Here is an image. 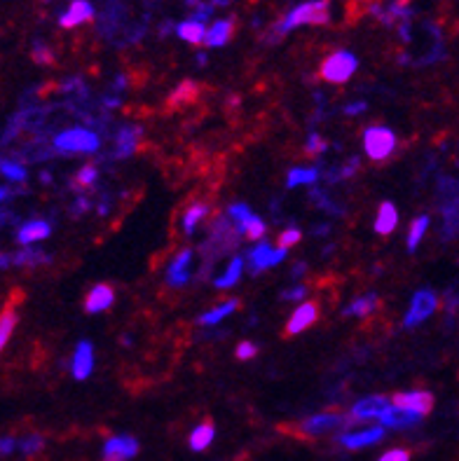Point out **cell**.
Listing matches in <instances>:
<instances>
[{"mask_svg":"<svg viewBox=\"0 0 459 461\" xmlns=\"http://www.w3.org/2000/svg\"><path fill=\"white\" fill-rule=\"evenodd\" d=\"M228 213H230V218H232V220H237V225H242L244 220L251 218V215H253V213H251V209H248L246 204H232Z\"/></svg>","mask_w":459,"mask_h":461,"instance_id":"36","label":"cell"},{"mask_svg":"<svg viewBox=\"0 0 459 461\" xmlns=\"http://www.w3.org/2000/svg\"><path fill=\"white\" fill-rule=\"evenodd\" d=\"M364 147L368 157L379 162V159H387L394 152L396 136L387 127H370L364 134Z\"/></svg>","mask_w":459,"mask_h":461,"instance_id":"4","label":"cell"},{"mask_svg":"<svg viewBox=\"0 0 459 461\" xmlns=\"http://www.w3.org/2000/svg\"><path fill=\"white\" fill-rule=\"evenodd\" d=\"M429 227V218L427 215H419L415 223L410 225V232H408V250H415L419 246V241H422L424 232H427Z\"/></svg>","mask_w":459,"mask_h":461,"instance_id":"30","label":"cell"},{"mask_svg":"<svg viewBox=\"0 0 459 461\" xmlns=\"http://www.w3.org/2000/svg\"><path fill=\"white\" fill-rule=\"evenodd\" d=\"M94 180H96V167H82L80 172H78V176H75V183L80 187L92 185Z\"/></svg>","mask_w":459,"mask_h":461,"instance_id":"37","label":"cell"},{"mask_svg":"<svg viewBox=\"0 0 459 461\" xmlns=\"http://www.w3.org/2000/svg\"><path fill=\"white\" fill-rule=\"evenodd\" d=\"M305 293H307V288L305 286H296L293 290H286L284 293V300H303Z\"/></svg>","mask_w":459,"mask_h":461,"instance_id":"44","label":"cell"},{"mask_svg":"<svg viewBox=\"0 0 459 461\" xmlns=\"http://www.w3.org/2000/svg\"><path fill=\"white\" fill-rule=\"evenodd\" d=\"M443 218H445V225H443L445 239H452L459 232V192L450 197L447 206L443 209Z\"/></svg>","mask_w":459,"mask_h":461,"instance_id":"22","label":"cell"},{"mask_svg":"<svg viewBox=\"0 0 459 461\" xmlns=\"http://www.w3.org/2000/svg\"><path fill=\"white\" fill-rule=\"evenodd\" d=\"M242 267H244L242 258H232V263L228 265L225 274H223V276H218L213 283H216L218 288H232L237 281H239V276H242Z\"/></svg>","mask_w":459,"mask_h":461,"instance_id":"29","label":"cell"},{"mask_svg":"<svg viewBox=\"0 0 459 461\" xmlns=\"http://www.w3.org/2000/svg\"><path fill=\"white\" fill-rule=\"evenodd\" d=\"M436 307H438V298H436V293H432V290H419V293H415V298H412L410 309H408L403 323L408 328L419 326L424 318H429L434 314Z\"/></svg>","mask_w":459,"mask_h":461,"instance_id":"7","label":"cell"},{"mask_svg":"<svg viewBox=\"0 0 459 461\" xmlns=\"http://www.w3.org/2000/svg\"><path fill=\"white\" fill-rule=\"evenodd\" d=\"M361 110H366V104H364V101H359V104L344 108V113H347V115H354V113H361Z\"/></svg>","mask_w":459,"mask_h":461,"instance_id":"45","label":"cell"},{"mask_svg":"<svg viewBox=\"0 0 459 461\" xmlns=\"http://www.w3.org/2000/svg\"><path fill=\"white\" fill-rule=\"evenodd\" d=\"M33 59L40 61V64H52V54H49L43 45H36V49H33Z\"/></svg>","mask_w":459,"mask_h":461,"instance_id":"43","label":"cell"},{"mask_svg":"<svg viewBox=\"0 0 459 461\" xmlns=\"http://www.w3.org/2000/svg\"><path fill=\"white\" fill-rule=\"evenodd\" d=\"M300 237H303V232L296 230V227H291V230L281 232V237H279V248H286V250H288V246H293V244H298V241H300Z\"/></svg>","mask_w":459,"mask_h":461,"instance_id":"38","label":"cell"},{"mask_svg":"<svg viewBox=\"0 0 459 461\" xmlns=\"http://www.w3.org/2000/svg\"><path fill=\"white\" fill-rule=\"evenodd\" d=\"M139 454V440L134 436H110L104 442V452L101 459L104 461H132Z\"/></svg>","mask_w":459,"mask_h":461,"instance_id":"6","label":"cell"},{"mask_svg":"<svg viewBox=\"0 0 459 461\" xmlns=\"http://www.w3.org/2000/svg\"><path fill=\"white\" fill-rule=\"evenodd\" d=\"M384 438V426H368V429H359V431H344V434L338 436V442L347 449H361V447H370L377 445L379 440Z\"/></svg>","mask_w":459,"mask_h":461,"instance_id":"8","label":"cell"},{"mask_svg":"<svg viewBox=\"0 0 459 461\" xmlns=\"http://www.w3.org/2000/svg\"><path fill=\"white\" fill-rule=\"evenodd\" d=\"M92 16H94V8L87 3V0H73L68 12L59 19V24L64 28H73V26L82 24V21H89Z\"/></svg>","mask_w":459,"mask_h":461,"instance_id":"17","label":"cell"},{"mask_svg":"<svg viewBox=\"0 0 459 461\" xmlns=\"http://www.w3.org/2000/svg\"><path fill=\"white\" fill-rule=\"evenodd\" d=\"M319 318V307L314 303H303L298 307L296 311H293V316L288 318L286 323V335H298L303 333V330H307L311 323Z\"/></svg>","mask_w":459,"mask_h":461,"instance_id":"13","label":"cell"},{"mask_svg":"<svg viewBox=\"0 0 459 461\" xmlns=\"http://www.w3.org/2000/svg\"><path fill=\"white\" fill-rule=\"evenodd\" d=\"M256 351H258V346L253 342H242L239 346H237V358H239V361H246V358L256 356Z\"/></svg>","mask_w":459,"mask_h":461,"instance_id":"41","label":"cell"},{"mask_svg":"<svg viewBox=\"0 0 459 461\" xmlns=\"http://www.w3.org/2000/svg\"><path fill=\"white\" fill-rule=\"evenodd\" d=\"M43 447H45V438L38 436V434H31V436L21 438L19 447H16V449H19V452L24 454V457H33V454H38Z\"/></svg>","mask_w":459,"mask_h":461,"instance_id":"32","label":"cell"},{"mask_svg":"<svg viewBox=\"0 0 459 461\" xmlns=\"http://www.w3.org/2000/svg\"><path fill=\"white\" fill-rule=\"evenodd\" d=\"M326 150V141H321L316 134H311L307 139V152L309 155H319V152Z\"/></svg>","mask_w":459,"mask_h":461,"instance_id":"42","label":"cell"},{"mask_svg":"<svg viewBox=\"0 0 459 461\" xmlns=\"http://www.w3.org/2000/svg\"><path fill=\"white\" fill-rule=\"evenodd\" d=\"M92 368H94V351H92V342H87V340H82L80 344H78L75 354H73V377L75 379H87L89 375H92Z\"/></svg>","mask_w":459,"mask_h":461,"instance_id":"15","label":"cell"},{"mask_svg":"<svg viewBox=\"0 0 459 461\" xmlns=\"http://www.w3.org/2000/svg\"><path fill=\"white\" fill-rule=\"evenodd\" d=\"M14 326H16V311L12 309V307H8V309L0 314V354H3L8 340L12 338Z\"/></svg>","mask_w":459,"mask_h":461,"instance_id":"28","label":"cell"},{"mask_svg":"<svg viewBox=\"0 0 459 461\" xmlns=\"http://www.w3.org/2000/svg\"><path fill=\"white\" fill-rule=\"evenodd\" d=\"M0 174L10 180H24L26 178V169L16 162H0Z\"/></svg>","mask_w":459,"mask_h":461,"instance_id":"35","label":"cell"},{"mask_svg":"<svg viewBox=\"0 0 459 461\" xmlns=\"http://www.w3.org/2000/svg\"><path fill=\"white\" fill-rule=\"evenodd\" d=\"M239 232H244V235L251 237V239H260L265 235V223L258 218V215H251V218H246L239 225Z\"/></svg>","mask_w":459,"mask_h":461,"instance_id":"34","label":"cell"},{"mask_svg":"<svg viewBox=\"0 0 459 461\" xmlns=\"http://www.w3.org/2000/svg\"><path fill=\"white\" fill-rule=\"evenodd\" d=\"M375 307H377V295L368 293V295H364V298L354 300V303L344 309V316H366V314H370Z\"/></svg>","mask_w":459,"mask_h":461,"instance_id":"26","label":"cell"},{"mask_svg":"<svg viewBox=\"0 0 459 461\" xmlns=\"http://www.w3.org/2000/svg\"><path fill=\"white\" fill-rule=\"evenodd\" d=\"M394 405L412 410V412H419L424 417L434 410V396L429 391H405V394L394 396Z\"/></svg>","mask_w":459,"mask_h":461,"instance_id":"11","label":"cell"},{"mask_svg":"<svg viewBox=\"0 0 459 461\" xmlns=\"http://www.w3.org/2000/svg\"><path fill=\"white\" fill-rule=\"evenodd\" d=\"M326 21H328V3L326 0H311V3L298 5V8L284 19V24H281L279 31L286 33V31H291V28L303 26V24L319 26V24H326Z\"/></svg>","mask_w":459,"mask_h":461,"instance_id":"1","label":"cell"},{"mask_svg":"<svg viewBox=\"0 0 459 461\" xmlns=\"http://www.w3.org/2000/svg\"><path fill=\"white\" fill-rule=\"evenodd\" d=\"M190 263H192V250L185 248L180 250L178 255L174 258V263L169 265V272H167V279L172 286H185V283L190 281Z\"/></svg>","mask_w":459,"mask_h":461,"instance_id":"14","label":"cell"},{"mask_svg":"<svg viewBox=\"0 0 459 461\" xmlns=\"http://www.w3.org/2000/svg\"><path fill=\"white\" fill-rule=\"evenodd\" d=\"M399 225V213H396V206L392 202H384L377 211V220H375V232L377 235H392Z\"/></svg>","mask_w":459,"mask_h":461,"instance_id":"18","label":"cell"},{"mask_svg":"<svg viewBox=\"0 0 459 461\" xmlns=\"http://www.w3.org/2000/svg\"><path fill=\"white\" fill-rule=\"evenodd\" d=\"M10 195H12V190H10V187H0V202H5Z\"/></svg>","mask_w":459,"mask_h":461,"instance_id":"47","label":"cell"},{"mask_svg":"<svg viewBox=\"0 0 459 461\" xmlns=\"http://www.w3.org/2000/svg\"><path fill=\"white\" fill-rule=\"evenodd\" d=\"M99 145V136L89 129H68L54 139V147L61 152H94Z\"/></svg>","mask_w":459,"mask_h":461,"instance_id":"2","label":"cell"},{"mask_svg":"<svg viewBox=\"0 0 459 461\" xmlns=\"http://www.w3.org/2000/svg\"><path fill=\"white\" fill-rule=\"evenodd\" d=\"M377 461H410V452H408V449L396 447V449H389V452H384Z\"/></svg>","mask_w":459,"mask_h":461,"instance_id":"39","label":"cell"},{"mask_svg":"<svg viewBox=\"0 0 459 461\" xmlns=\"http://www.w3.org/2000/svg\"><path fill=\"white\" fill-rule=\"evenodd\" d=\"M204 213H207V206H204V204H195V206L188 209V213H185V218H183L185 235H192V232H195V225L204 218Z\"/></svg>","mask_w":459,"mask_h":461,"instance_id":"33","label":"cell"},{"mask_svg":"<svg viewBox=\"0 0 459 461\" xmlns=\"http://www.w3.org/2000/svg\"><path fill=\"white\" fill-rule=\"evenodd\" d=\"M49 223H45V220H31V223L21 225L19 235H16V239H19V244H33V241H40V239H47L49 237Z\"/></svg>","mask_w":459,"mask_h":461,"instance_id":"19","label":"cell"},{"mask_svg":"<svg viewBox=\"0 0 459 461\" xmlns=\"http://www.w3.org/2000/svg\"><path fill=\"white\" fill-rule=\"evenodd\" d=\"M356 66H359V61H356L354 54L336 52V54L328 56V59L324 61V66H321V78H324L326 82H333V84L347 82V80L354 75Z\"/></svg>","mask_w":459,"mask_h":461,"instance_id":"3","label":"cell"},{"mask_svg":"<svg viewBox=\"0 0 459 461\" xmlns=\"http://www.w3.org/2000/svg\"><path fill=\"white\" fill-rule=\"evenodd\" d=\"M316 176H319L316 169H293V172L288 174V178H286V185L288 187L309 185V183H314V180H316Z\"/></svg>","mask_w":459,"mask_h":461,"instance_id":"31","label":"cell"},{"mask_svg":"<svg viewBox=\"0 0 459 461\" xmlns=\"http://www.w3.org/2000/svg\"><path fill=\"white\" fill-rule=\"evenodd\" d=\"M232 21L230 19H223V21H216L211 28L207 31V38H204V43L209 45V47H223L225 43L232 38Z\"/></svg>","mask_w":459,"mask_h":461,"instance_id":"21","label":"cell"},{"mask_svg":"<svg viewBox=\"0 0 459 461\" xmlns=\"http://www.w3.org/2000/svg\"><path fill=\"white\" fill-rule=\"evenodd\" d=\"M141 136V129L136 127H124L120 136H117V150H115V157H127L134 152L136 147V141H139Z\"/></svg>","mask_w":459,"mask_h":461,"instance_id":"24","label":"cell"},{"mask_svg":"<svg viewBox=\"0 0 459 461\" xmlns=\"http://www.w3.org/2000/svg\"><path fill=\"white\" fill-rule=\"evenodd\" d=\"M19 447V440L12 436H3L0 438V457H8V454H12L14 449Z\"/></svg>","mask_w":459,"mask_h":461,"instance_id":"40","label":"cell"},{"mask_svg":"<svg viewBox=\"0 0 459 461\" xmlns=\"http://www.w3.org/2000/svg\"><path fill=\"white\" fill-rule=\"evenodd\" d=\"M45 263H49V255L43 253L40 248H24L16 255H12V265H19V267H36Z\"/></svg>","mask_w":459,"mask_h":461,"instance_id":"23","label":"cell"},{"mask_svg":"<svg viewBox=\"0 0 459 461\" xmlns=\"http://www.w3.org/2000/svg\"><path fill=\"white\" fill-rule=\"evenodd\" d=\"M377 422L382 424L384 429H410V426L422 422V414L412 412V410H405V407H399L392 403V405L379 414Z\"/></svg>","mask_w":459,"mask_h":461,"instance_id":"10","label":"cell"},{"mask_svg":"<svg viewBox=\"0 0 459 461\" xmlns=\"http://www.w3.org/2000/svg\"><path fill=\"white\" fill-rule=\"evenodd\" d=\"M237 305H239L237 300H228L225 305H220V307H216V309H211V311H207V314H202L200 316V323H202V326H216V323H220L225 316L232 314V311L237 309Z\"/></svg>","mask_w":459,"mask_h":461,"instance_id":"27","label":"cell"},{"mask_svg":"<svg viewBox=\"0 0 459 461\" xmlns=\"http://www.w3.org/2000/svg\"><path fill=\"white\" fill-rule=\"evenodd\" d=\"M178 38L188 40L192 45H200L207 38V28L202 21H183V24H178Z\"/></svg>","mask_w":459,"mask_h":461,"instance_id":"25","label":"cell"},{"mask_svg":"<svg viewBox=\"0 0 459 461\" xmlns=\"http://www.w3.org/2000/svg\"><path fill=\"white\" fill-rule=\"evenodd\" d=\"M286 255V248H272L270 244H260L248 253V260H251V267L253 272H263L268 270V267H274L279 265L281 260H284Z\"/></svg>","mask_w":459,"mask_h":461,"instance_id":"12","label":"cell"},{"mask_svg":"<svg viewBox=\"0 0 459 461\" xmlns=\"http://www.w3.org/2000/svg\"><path fill=\"white\" fill-rule=\"evenodd\" d=\"M213 438H216V426L211 422H202L200 426H195L190 434V449L204 452V449L213 442Z\"/></svg>","mask_w":459,"mask_h":461,"instance_id":"20","label":"cell"},{"mask_svg":"<svg viewBox=\"0 0 459 461\" xmlns=\"http://www.w3.org/2000/svg\"><path fill=\"white\" fill-rule=\"evenodd\" d=\"M10 265H12V258L5 255V253H0V270H8Z\"/></svg>","mask_w":459,"mask_h":461,"instance_id":"46","label":"cell"},{"mask_svg":"<svg viewBox=\"0 0 459 461\" xmlns=\"http://www.w3.org/2000/svg\"><path fill=\"white\" fill-rule=\"evenodd\" d=\"M115 303V293H113L110 286H106V283H99V286H94L89 290L87 300H84V309L89 311V314H99V311H106L108 307Z\"/></svg>","mask_w":459,"mask_h":461,"instance_id":"16","label":"cell"},{"mask_svg":"<svg viewBox=\"0 0 459 461\" xmlns=\"http://www.w3.org/2000/svg\"><path fill=\"white\" fill-rule=\"evenodd\" d=\"M389 405H392V401H389L387 396H368V398H361V401L354 403V407H351L349 419H351V422H370V419H375V422H377V417Z\"/></svg>","mask_w":459,"mask_h":461,"instance_id":"9","label":"cell"},{"mask_svg":"<svg viewBox=\"0 0 459 461\" xmlns=\"http://www.w3.org/2000/svg\"><path fill=\"white\" fill-rule=\"evenodd\" d=\"M349 422L351 419L340 412H321V414H314V417L305 419V422L300 424V431L309 438H321V436L333 434V431H340Z\"/></svg>","mask_w":459,"mask_h":461,"instance_id":"5","label":"cell"}]
</instances>
